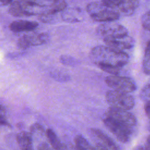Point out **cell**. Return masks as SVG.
I'll list each match as a JSON object with an SVG mask.
<instances>
[{
    "label": "cell",
    "instance_id": "e0dca14e",
    "mask_svg": "<svg viewBox=\"0 0 150 150\" xmlns=\"http://www.w3.org/2000/svg\"><path fill=\"white\" fill-rule=\"evenodd\" d=\"M141 99L144 101L150 100V83L146 84L141 90L139 94Z\"/></svg>",
    "mask_w": 150,
    "mask_h": 150
},
{
    "label": "cell",
    "instance_id": "4fadbf2b",
    "mask_svg": "<svg viewBox=\"0 0 150 150\" xmlns=\"http://www.w3.org/2000/svg\"><path fill=\"white\" fill-rule=\"evenodd\" d=\"M16 141L21 150H33V138L30 132L22 131L18 133Z\"/></svg>",
    "mask_w": 150,
    "mask_h": 150
},
{
    "label": "cell",
    "instance_id": "484cf974",
    "mask_svg": "<svg viewBox=\"0 0 150 150\" xmlns=\"http://www.w3.org/2000/svg\"><path fill=\"white\" fill-rule=\"evenodd\" d=\"M148 128H149V130L150 131V122H149V127H148Z\"/></svg>",
    "mask_w": 150,
    "mask_h": 150
},
{
    "label": "cell",
    "instance_id": "9a60e30c",
    "mask_svg": "<svg viewBox=\"0 0 150 150\" xmlns=\"http://www.w3.org/2000/svg\"><path fill=\"white\" fill-rule=\"evenodd\" d=\"M80 11V10L77 9H64L62 13V18L63 19L69 22H76L80 21V18L77 16H76V13H78V12Z\"/></svg>",
    "mask_w": 150,
    "mask_h": 150
},
{
    "label": "cell",
    "instance_id": "277c9868",
    "mask_svg": "<svg viewBox=\"0 0 150 150\" xmlns=\"http://www.w3.org/2000/svg\"><path fill=\"white\" fill-rule=\"evenodd\" d=\"M105 97L107 102L111 108L128 111L134 106V99L128 93L110 90L107 92Z\"/></svg>",
    "mask_w": 150,
    "mask_h": 150
},
{
    "label": "cell",
    "instance_id": "603a6c76",
    "mask_svg": "<svg viewBox=\"0 0 150 150\" xmlns=\"http://www.w3.org/2000/svg\"><path fill=\"white\" fill-rule=\"evenodd\" d=\"M144 110L146 115L150 118V100L145 102L144 105Z\"/></svg>",
    "mask_w": 150,
    "mask_h": 150
},
{
    "label": "cell",
    "instance_id": "7c38bea8",
    "mask_svg": "<svg viewBox=\"0 0 150 150\" xmlns=\"http://www.w3.org/2000/svg\"><path fill=\"white\" fill-rule=\"evenodd\" d=\"M38 26L37 22L25 20H18L12 22L9 25V29L13 32L32 31Z\"/></svg>",
    "mask_w": 150,
    "mask_h": 150
},
{
    "label": "cell",
    "instance_id": "7a4b0ae2",
    "mask_svg": "<svg viewBox=\"0 0 150 150\" xmlns=\"http://www.w3.org/2000/svg\"><path fill=\"white\" fill-rule=\"evenodd\" d=\"M86 9L89 16L96 22H113L120 16L117 12L105 5L102 1L91 2L87 5Z\"/></svg>",
    "mask_w": 150,
    "mask_h": 150
},
{
    "label": "cell",
    "instance_id": "44dd1931",
    "mask_svg": "<svg viewBox=\"0 0 150 150\" xmlns=\"http://www.w3.org/2000/svg\"><path fill=\"white\" fill-rule=\"evenodd\" d=\"M60 60L63 64L66 65H74L76 63V60L73 57L67 56H62Z\"/></svg>",
    "mask_w": 150,
    "mask_h": 150
},
{
    "label": "cell",
    "instance_id": "d6986e66",
    "mask_svg": "<svg viewBox=\"0 0 150 150\" xmlns=\"http://www.w3.org/2000/svg\"><path fill=\"white\" fill-rule=\"evenodd\" d=\"M30 129L31 134H39L42 135L44 134V132H45L43 127L38 123H35L32 125L30 128Z\"/></svg>",
    "mask_w": 150,
    "mask_h": 150
},
{
    "label": "cell",
    "instance_id": "52a82bcc",
    "mask_svg": "<svg viewBox=\"0 0 150 150\" xmlns=\"http://www.w3.org/2000/svg\"><path fill=\"white\" fill-rule=\"evenodd\" d=\"M97 32L103 39L128 35V30L126 28L114 21L104 22L100 25L97 27Z\"/></svg>",
    "mask_w": 150,
    "mask_h": 150
},
{
    "label": "cell",
    "instance_id": "30bf717a",
    "mask_svg": "<svg viewBox=\"0 0 150 150\" xmlns=\"http://www.w3.org/2000/svg\"><path fill=\"white\" fill-rule=\"evenodd\" d=\"M49 39V36L46 33L39 34L26 35L22 36L18 41V46L22 49H25L33 46L41 45L46 43Z\"/></svg>",
    "mask_w": 150,
    "mask_h": 150
},
{
    "label": "cell",
    "instance_id": "9c48e42d",
    "mask_svg": "<svg viewBox=\"0 0 150 150\" xmlns=\"http://www.w3.org/2000/svg\"><path fill=\"white\" fill-rule=\"evenodd\" d=\"M91 134L96 141V145L104 150H120L118 145L106 134L97 128H91Z\"/></svg>",
    "mask_w": 150,
    "mask_h": 150
},
{
    "label": "cell",
    "instance_id": "3957f363",
    "mask_svg": "<svg viewBox=\"0 0 150 150\" xmlns=\"http://www.w3.org/2000/svg\"><path fill=\"white\" fill-rule=\"evenodd\" d=\"M103 122L105 127L120 142L123 143L128 142L135 132L134 129L124 122L108 117H104Z\"/></svg>",
    "mask_w": 150,
    "mask_h": 150
},
{
    "label": "cell",
    "instance_id": "5bb4252c",
    "mask_svg": "<svg viewBox=\"0 0 150 150\" xmlns=\"http://www.w3.org/2000/svg\"><path fill=\"white\" fill-rule=\"evenodd\" d=\"M47 138L54 150H69L67 146L63 144L52 129H47L46 132Z\"/></svg>",
    "mask_w": 150,
    "mask_h": 150
},
{
    "label": "cell",
    "instance_id": "d4e9b609",
    "mask_svg": "<svg viewBox=\"0 0 150 150\" xmlns=\"http://www.w3.org/2000/svg\"><path fill=\"white\" fill-rule=\"evenodd\" d=\"M73 150H93V146H92V148H91V149H87V148H83L79 147V146L74 145V146L73 148Z\"/></svg>",
    "mask_w": 150,
    "mask_h": 150
},
{
    "label": "cell",
    "instance_id": "cb8c5ba5",
    "mask_svg": "<svg viewBox=\"0 0 150 150\" xmlns=\"http://www.w3.org/2000/svg\"><path fill=\"white\" fill-rule=\"evenodd\" d=\"M144 148L145 150H150V135H149L146 139Z\"/></svg>",
    "mask_w": 150,
    "mask_h": 150
},
{
    "label": "cell",
    "instance_id": "ba28073f",
    "mask_svg": "<svg viewBox=\"0 0 150 150\" xmlns=\"http://www.w3.org/2000/svg\"><path fill=\"white\" fill-rule=\"evenodd\" d=\"M104 116L121 121L132 129L135 130L136 129L137 125V119L132 113L128 111L110 107L106 111Z\"/></svg>",
    "mask_w": 150,
    "mask_h": 150
},
{
    "label": "cell",
    "instance_id": "8fae6325",
    "mask_svg": "<svg viewBox=\"0 0 150 150\" xmlns=\"http://www.w3.org/2000/svg\"><path fill=\"white\" fill-rule=\"evenodd\" d=\"M103 40L107 46L122 52L132 48L134 45V40L128 35L115 38H104Z\"/></svg>",
    "mask_w": 150,
    "mask_h": 150
},
{
    "label": "cell",
    "instance_id": "7402d4cb",
    "mask_svg": "<svg viewBox=\"0 0 150 150\" xmlns=\"http://www.w3.org/2000/svg\"><path fill=\"white\" fill-rule=\"evenodd\" d=\"M38 150H52V149L47 143L42 142L38 145Z\"/></svg>",
    "mask_w": 150,
    "mask_h": 150
},
{
    "label": "cell",
    "instance_id": "5b68a950",
    "mask_svg": "<svg viewBox=\"0 0 150 150\" xmlns=\"http://www.w3.org/2000/svg\"><path fill=\"white\" fill-rule=\"evenodd\" d=\"M105 81L109 87L120 92L129 93L137 88L134 81L128 77L110 75L105 77Z\"/></svg>",
    "mask_w": 150,
    "mask_h": 150
},
{
    "label": "cell",
    "instance_id": "ffe728a7",
    "mask_svg": "<svg viewBox=\"0 0 150 150\" xmlns=\"http://www.w3.org/2000/svg\"><path fill=\"white\" fill-rule=\"evenodd\" d=\"M5 109L4 106L0 104V126L8 125L9 126V124L5 118Z\"/></svg>",
    "mask_w": 150,
    "mask_h": 150
},
{
    "label": "cell",
    "instance_id": "2e32d148",
    "mask_svg": "<svg viewBox=\"0 0 150 150\" xmlns=\"http://www.w3.org/2000/svg\"><path fill=\"white\" fill-rule=\"evenodd\" d=\"M142 67L145 74H150V41L148 43L145 50Z\"/></svg>",
    "mask_w": 150,
    "mask_h": 150
},
{
    "label": "cell",
    "instance_id": "6da1fadb",
    "mask_svg": "<svg viewBox=\"0 0 150 150\" xmlns=\"http://www.w3.org/2000/svg\"><path fill=\"white\" fill-rule=\"evenodd\" d=\"M91 60L100 68L116 67L121 68L129 60L128 55L124 52L114 49L107 46H97L90 53Z\"/></svg>",
    "mask_w": 150,
    "mask_h": 150
},
{
    "label": "cell",
    "instance_id": "ac0fdd59",
    "mask_svg": "<svg viewBox=\"0 0 150 150\" xmlns=\"http://www.w3.org/2000/svg\"><path fill=\"white\" fill-rule=\"evenodd\" d=\"M142 27L146 30L150 31V11L145 13L141 18Z\"/></svg>",
    "mask_w": 150,
    "mask_h": 150
},
{
    "label": "cell",
    "instance_id": "8992f818",
    "mask_svg": "<svg viewBox=\"0 0 150 150\" xmlns=\"http://www.w3.org/2000/svg\"><path fill=\"white\" fill-rule=\"evenodd\" d=\"M102 2L112 9L120 15H132L139 5V1L135 0H104Z\"/></svg>",
    "mask_w": 150,
    "mask_h": 150
}]
</instances>
